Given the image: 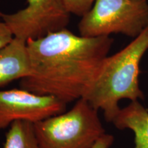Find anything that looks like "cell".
I'll return each instance as SVG.
<instances>
[{
    "label": "cell",
    "instance_id": "obj_3",
    "mask_svg": "<svg viewBox=\"0 0 148 148\" xmlns=\"http://www.w3.org/2000/svg\"><path fill=\"white\" fill-rule=\"evenodd\" d=\"M40 148H92L106 134L98 110L84 98L68 111L34 123Z\"/></svg>",
    "mask_w": 148,
    "mask_h": 148
},
{
    "label": "cell",
    "instance_id": "obj_1",
    "mask_svg": "<svg viewBox=\"0 0 148 148\" xmlns=\"http://www.w3.org/2000/svg\"><path fill=\"white\" fill-rule=\"evenodd\" d=\"M112 42L110 36H78L66 28L27 40L31 73L20 86L66 104L77 101L92 86Z\"/></svg>",
    "mask_w": 148,
    "mask_h": 148
},
{
    "label": "cell",
    "instance_id": "obj_11",
    "mask_svg": "<svg viewBox=\"0 0 148 148\" xmlns=\"http://www.w3.org/2000/svg\"><path fill=\"white\" fill-rule=\"evenodd\" d=\"M14 38V35L6 23L0 17V49L8 45Z\"/></svg>",
    "mask_w": 148,
    "mask_h": 148
},
{
    "label": "cell",
    "instance_id": "obj_2",
    "mask_svg": "<svg viewBox=\"0 0 148 148\" xmlns=\"http://www.w3.org/2000/svg\"><path fill=\"white\" fill-rule=\"evenodd\" d=\"M147 50L148 27L124 48L103 60L95 81L82 98L96 110H102L106 121L113 120L122 99H144L138 76L140 62Z\"/></svg>",
    "mask_w": 148,
    "mask_h": 148
},
{
    "label": "cell",
    "instance_id": "obj_7",
    "mask_svg": "<svg viewBox=\"0 0 148 148\" xmlns=\"http://www.w3.org/2000/svg\"><path fill=\"white\" fill-rule=\"evenodd\" d=\"M31 62L27 41L14 37L0 49V87L29 76Z\"/></svg>",
    "mask_w": 148,
    "mask_h": 148
},
{
    "label": "cell",
    "instance_id": "obj_9",
    "mask_svg": "<svg viewBox=\"0 0 148 148\" xmlns=\"http://www.w3.org/2000/svg\"><path fill=\"white\" fill-rule=\"evenodd\" d=\"M3 148H40L30 122L15 121L9 127Z\"/></svg>",
    "mask_w": 148,
    "mask_h": 148
},
{
    "label": "cell",
    "instance_id": "obj_12",
    "mask_svg": "<svg viewBox=\"0 0 148 148\" xmlns=\"http://www.w3.org/2000/svg\"><path fill=\"white\" fill-rule=\"evenodd\" d=\"M114 139L112 135L106 133L96 142L92 148H110L113 143Z\"/></svg>",
    "mask_w": 148,
    "mask_h": 148
},
{
    "label": "cell",
    "instance_id": "obj_6",
    "mask_svg": "<svg viewBox=\"0 0 148 148\" xmlns=\"http://www.w3.org/2000/svg\"><path fill=\"white\" fill-rule=\"evenodd\" d=\"M66 103L51 95L24 88L0 90V129L23 121L34 124L66 110Z\"/></svg>",
    "mask_w": 148,
    "mask_h": 148
},
{
    "label": "cell",
    "instance_id": "obj_4",
    "mask_svg": "<svg viewBox=\"0 0 148 148\" xmlns=\"http://www.w3.org/2000/svg\"><path fill=\"white\" fill-rule=\"evenodd\" d=\"M148 27V0H95L81 17L79 35L109 36L121 34L136 38Z\"/></svg>",
    "mask_w": 148,
    "mask_h": 148
},
{
    "label": "cell",
    "instance_id": "obj_8",
    "mask_svg": "<svg viewBox=\"0 0 148 148\" xmlns=\"http://www.w3.org/2000/svg\"><path fill=\"white\" fill-rule=\"evenodd\" d=\"M119 130L130 129L134 134V148H148V110L139 101L120 108L112 122Z\"/></svg>",
    "mask_w": 148,
    "mask_h": 148
},
{
    "label": "cell",
    "instance_id": "obj_10",
    "mask_svg": "<svg viewBox=\"0 0 148 148\" xmlns=\"http://www.w3.org/2000/svg\"><path fill=\"white\" fill-rule=\"evenodd\" d=\"M66 10L71 14L82 17L89 11L95 0H62Z\"/></svg>",
    "mask_w": 148,
    "mask_h": 148
},
{
    "label": "cell",
    "instance_id": "obj_5",
    "mask_svg": "<svg viewBox=\"0 0 148 148\" xmlns=\"http://www.w3.org/2000/svg\"><path fill=\"white\" fill-rule=\"evenodd\" d=\"M25 8L12 14L0 12L14 37L25 41L65 29L71 14L62 0H27Z\"/></svg>",
    "mask_w": 148,
    "mask_h": 148
}]
</instances>
